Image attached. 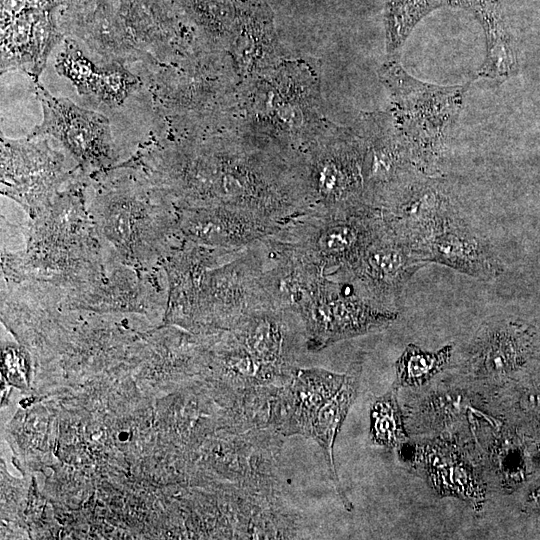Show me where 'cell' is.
<instances>
[{"label": "cell", "mask_w": 540, "mask_h": 540, "mask_svg": "<svg viewBox=\"0 0 540 540\" xmlns=\"http://www.w3.org/2000/svg\"><path fill=\"white\" fill-rule=\"evenodd\" d=\"M526 341L511 325L492 324L477 337L471 355L474 370L483 376H505L525 359Z\"/></svg>", "instance_id": "21"}, {"label": "cell", "mask_w": 540, "mask_h": 540, "mask_svg": "<svg viewBox=\"0 0 540 540\" xmlns=\"http://www.w3.org/2000/svg\"><path fill=\"white\" fill-rule=\"evenodd\" d=\"M226 332L285 384L298 368L296 363L301 351L307 350L303 322L292 309L264 308L253 311Z\"/></svg>", "instance_id": "12"}, {"label": "cell", "mask_w": 540, "mask_h": 540, "mask_svg": "<svg viewBox=\"0 0 540 540\" xmlns=\"http://www.w3.org/2000/svg\"><path fill=\"white\" fill-rule=\"evenodd\" d=\"M520 407L525 414L540 418V391H529L520 400Z\"/></svg>", "instance_id": "28"}, {"label": "cell", "mask_w": 540, "mask_h": 540, "mask_svg": "<svg viewBox=\"0 0 540 540\" xmlns=\"http://www.w3.org/2000/svg\"><path fill=\"white\" fill-rule=\"evenodd\" d=\"M86 185L76 180L29 219L24 248L2 250L1 280L42 283L67 296L103 273L111 251L89 212Z\"/></svg>", "instance_id": "1"}, {"label": "cell", "mask_w": 540, "mask_h": 540, "mask_svg": "<svg viewBox=\"0 0 540 540\" xmlns=\"http://www.w3.org/2000/svg\"><path fill=\"white\" fill-rule=\"evenodd\" d=\"M469 406V400L458 389L437 390L428 395L421 406V417L432 427H444L458 420Z\"/></svg>", "instance_id": "27"}, {"label": "cell", "mask_w": 540, "mask_h": 540, "mask_svg": "<svg viewBox=\"0 0 540 540\" xmlns=\"http://www.w3.org/2000/svg\"><path fill=\"white\" fill-rule=\"evenodd\" d=\"M365 155V142L354 139L314 148L301 173L308 211L348 212L371 207L365 191Z\"/></svg>", "instance_id": "9"}, {"label": "cell", "mask_w": 540, "mask_h": 540, "mask_svg": "<svg viewBox=\"0 0 540 540\" xmlns=\"http://www.w3.org/2000/svg\"><path fill=\"white\" fill-rule=\"evenodd\" d=\"M241 251L202 246L182 239L161 262L167 283L165 320L194 332L207 272Z\"/></svg>", "instance_id": "13"}, {"label": "cell", "mask_w": 540, "mask_h": 540, "mask_svg": "<svg viewBox=\"0 0 540 540\" xmlns=\"http://www.w3.org/2000/svg\"><path fill=\"white\" fill-rule=\"evenodd\" d=\"M384 229L376 208L307 211L266 238L332 277L349 269Z\"/></svg>", "instance_id": "3"}, {"label": "cell", "mask_w": 540, "mask_h": 540, "mask_svg": "<svg viewBox=\"0 0 540 540\" xmlns=\"http://www.w3.org/2000/svg\"><path fill=\"white\" fill-rule=\"evenodd\" d=\"M477 15L487 40V57L480 74L488 77L504 76L513 65V51L504 30L496 0H457Z\"/></svg>", "instance_id": "23"}, {"label": "cell", "mask_w": 540, "mask_h": 540, "mask_svg": "<svg viewBox=\"0 0 540 540\" xmlns=\"http://www.w3.org/2000/svg\"><path fill=\"white\" fill-rule=\"evenodd\" d=\"M530 502L540 511V486L533 490L529 497Z\"/></svg>", "instance_id": "29"}, {"label": "cell", "mask_w": 540, "mask_h": 540, "mask_svg": "<svg viewBox=\"0 0 540 540\" xmlns=\"http://www.w3.org/2000/svg\"><path fill=\"white\" fill-rule=\"evenodd\" d=\"M280 387L276 385L229 388V410L226 418L229 432L271 430L279 411Z\"/></svg>", "instance_id": "22"}, {"label": "cell", "mask_w": 540, "mask_h": 540, "mask_svg": "<svg viewBox=\"0 0 540 540\" xmlns=\"http://www.w3.org/2000/svg\"><path fill=\"white\" fill-rule=\"evenodd\" d=\"M421 461L430 486L443 497H455L480 510L485 502V489L478 475L463 454L443 442L425 445Z\"/></svg>", "instance_id": "19"}, {"label": "cell", "mask_w": 540, "mask_h": 540, "mask_svg": "<svg viewBox=\"0 0 540 540\" xmlns=\"http://www.w3.org/2000/svg\"><path fill=\"white\" fill-rule=\"evenodd\" d=\"M162 273V267L144 270L127 265L111 251L103 273L65 299L73 309L99 312L146 314L166 309L167 283L162 282Z\"/></svg>", "instance_id": "10"}, {"label": "cell", "mask_w": 540, "mask_h": 540, "mask_svg": "<svg viewBox=\"0 0 540 540\" xmlns=\"http://www.w3.org/2000/svg\"><path fill=\"white\" fill-rule=\"evenodd\" d=\"M424 260L450 267L468 276L492 280L502 271L488 241L452 212L422 246Z\"/></svg>", "instance_id": "16"}, {"label": "cell", "mask_w": 540, "mask_h": 540, "mask_svg": "<svg viewBox=\"0 0 540 540\" xmlns=\"http://www.w3.org/2000/svg\"><path fill=\"white\" fill-rule=\"evenodd\" d=\"M84 175L66 150L53 148L42 137L1 136V193L18 203L29 219Z\"/></svg>", "instance_id": "5"}, {"label": "cell", "mask_w": 540, "mask_h": 540, "mask_svg": "<svg viewBox=\"0 0 540 540\" xmlns=\"http://www.w3.org/2000/svg\"><path fill=\"white\" fill-rule=\"evenodd\" d=\"M382 76L389 87L402 137L414 167L425 175L439 170L446 131L458 113L467 86L440 87L389 63Z\"/></svg>", "instance_id": "4"}, {"label": "cell", "mask_w": 540, "mask_h": 540, "mask_svg": "<svg viewBox=\"0 0 540 540\" xmlns=\"http://www.w3.org/2000/svg\"><path fill=\"white\" fill-rule=\"evenodd\" d=\"M87 206L107 247L132 267H161L182 241L176 206L147 179L107 181L87 198Z\"/></svg>", "instance_id": "2"}, {"label": "cell", "mask_w": 540, "mask_h": 540, "mask_svg": "<svg viewBox=\"0 0 540 540\" xmlns=\"http://www.w3.org/2000/svg\"><path fill=\"white\" fill-rule=\"evenodd\" d=\"M181 239L232 251L243 250L280 227L242 210L224 207H176Z\"/></svg>", "instance_id": "15"}, {"label": "cell", "mask_w": 540, "mask_h": 540, "mask_svg": "<svg viewBox=\"0 0 540 540\" xmlns=\"http://www.w3.org/2000/svg\"><path fill=\"white\" fill-rule=\"evenodd\" d=\"M397 390L392 387L376 398L369 411V436L373 444L396 448L408 440L403 414L397 400Z\"/></svg>", "instance_id": "25"}, {"label": "cell", "mask_w": 540, "mask_h": 540, "mask_svg": "<svg viewBox=\"0 0 540 540\" xmlns=\"http://www.w3.org/2000/svg\"><path fill=\"white\" fill-rule=\"evenodd\" d=\"M345 379L322 368H297L291 380L280 387L275 432L283 437L309 438L319 410L338 391Z\"/></svg>", "instance_id": "17"}, {"label": "cell", "mask_w": 540, "mask_h": 540, "mask_svg": "<svg viewBox=\"0 0 540 540\" xmlns=\"http://www.w3.org/2000/svg\"><path fill=\"white\" fill-rule=\"evenodd\" d=\"M426 264L416 249L385 225L349 269L330 278L349 282L373 303L392 309L411 277Z\"/></svg>", "instance_id": "11"}, {"label": "cell", "mask_w": 540, "mask_h": 540, "mask_svg": "<svg viewBox=\"0 0 540 540\" xmlns=\"http://www.w3.org/2000/svg\"><path fill=\"white\" fill-rule=\"evenodd\" d=\"M453 351L451 344L436 351L421 349L408 344L395 362L396 379L393 387H418L430 381L449 362Z\"/></svg>", "instance_id": "24"}, {"label": "cell", "mask_w": 540, "mask_h": 540, "mask_svg": "<svg viewBox=\"0 0 540 540\" xmlns=\"http://www.w3.org/2000/svg\"><path fill=\"white\" fill-rule=\"evenodd\" d=\"M306 333L307 351L317 352L350 338L380 331L398 317L394 309L379 306L346 281L324 276L298 307Z\"/></svg>", "instance_id": "7"}, {"label": "cell", "mask_w": 540, "mask_h": 540, "mask_svg": "<svg viewBox=\"0 0 540 540\" xmlns=\"http://www.w3.org/2000/svg\"><path fill=\"white\" fill-rule=\"evenodd\" d=\"M455 210L438 182L428 175L415 174L381 213L386 227L420 253L426 241Z\"/></svg>", "instance_id": "14"}, {"label": "cell", "mask_w": 540, "mask_h": 540, "mask_svg": "<svg viewBox=\"0 0 540 540\" xmlns=\"http://www.w3.org/2000/svg\"><path fill=\"white\" fill-rule=\"evenodd\" d=\"M55 67L80 95L110 107L120 105L139 85V79L123 66H98L70 40L57 55Z\"/></svg>", "instance_id": "18"}, {"label": "cell", "mask_w": 540, "mask_h": 540, "mask_svg": "<svg viewBox=\"0 0 540 540\" xmlns=\"http://www.w3.org/2000/svg\"><path fill=\"white\" fill-rule=\"evenodd\" d=\"M41 103L43 119L28 137H52L77 162L84 173L102 172L117 160L109 120L69 99L51 95L31 77Z\"/></svg>", "instance_id": "8"}, {"label": "cell", "mask_w": 540, "mask_h": 540, "mask_svg": "<svg viewBox=\"0 0 540 540\" xmlns=\"http://www.w3.org/2000/svg\"><path fill=\"white\" fill-rule=\"evenodd\" d=\"M266 262V246L260 240L211 268L203 282L193 333L226 331L253 311L274 308L263 283Z\"/></svg>", "instance_id": "6"}, {"label": "cell", "mask_w": 540, "mask_h": 540, "mask_svg": "<svg viewBox=\"0 0 540 540\" xmlns=\"http://www.w3.org/2000/svg\"><path fill=\"white\" fill-rule=\"evenodd\" d=\"M445 0H392L387 11L388 51L398 50L417 21Z\"/></svg>", "instance_id": "26"}, {"label": "cell", "mask_w": 540, "mask_h": 540, "mask_svg": "<svg viewBox=\"0 0 540 540\" xmlns=\"http://www.w3.org/2000/svg\"><path fill=\"white\" fill-rule=\"evenodd\" d=\"M361 365L354 363L345 373V379L338 391L325 403L317 413L309 438L320 446L327 465L329 477L340 497L343 506L351 511L353 506L347 498L339 481L334 461V444L337 435L347 417L359 388Z\"/></svg>", "instance_id": "20"}]
</instances>
